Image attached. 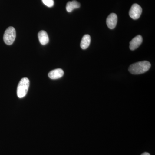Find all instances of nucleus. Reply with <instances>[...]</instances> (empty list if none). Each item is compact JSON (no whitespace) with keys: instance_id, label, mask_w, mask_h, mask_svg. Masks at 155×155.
Wrapping results in <instances>:
<instances>
[{"instance_id":"1","label":"nucleus","mask_w":155,"mask_h":155,"mask_svg":"<svg viewBox=\"0 0 155 155\" xmlns=\"http://www.w3.org/2000/svg\"><path fill=\"white\" fill-rule=\"evenodd\" d=\"M150 67L151 64L148 61H140L131 64L129 67L128 70L131 74L138 75L148 71Z\"/></svg>"},{"instance_id":"2","label":"nucleus","mask_w":155,"mask_h":155,"mask_svg":"<svg viewBox=\"0 0 155 155\" xmlns=\"http://www.w3.org/2000/svg\"><path fill=\"white\" fill-rule=\"evenodd\" d=\"M29 86V80L27 78H23L19 81L17 88V96L22 98L25 96Z\"/></svg>"},{"instance_id":"3","label":"nucleus","mask_w":155,"mask_h":155,"mask_svg":"<svg viewBox=\"0 0 155 155\" xmlns=\"http://www.w3.org/2000/svg\"><path fill=\"white\" fill-rule=\"evenodd\" d=\"M16 37V32L15 28L12 26H10L5 31L3 39L6 44L10 45L14 42Z\"/></svg>"},{"instance_id":"4","label":"nucleus","mask_w":155,"mask_h":155,"mask_svg":"<svg viewBox=\"0 0 155 155\" xmlns=\"http://www.w3.org/2000/svg\"><path fill=\"white\" fill-rule=\"evenodd\" d=\"M142 12V9L137 4L132 5L129 12V15L132 19L136 20L140 18Z\"/></svg>"},{"instance_id":"5","label":"nucleus","mask_w":155,"mask_h":155,"mask_svg":"<svg viewBox=\"0 0 155 155\" xmlns=\"http://www.w3.org/2000/svg\"><path fill=\"white\" fill-rule=\"evenodd\" d=\"M117 15L114 13H112L109 15L107 19V24L110 29H114L116 27L117 23Z\"/></svg>"},{"instance_id":"6","label":"nucleus","mask_w":155,"mask_h":155,"mask_svg":"<svg viewBox=\"0 0 155 155\" xmlns=\"http://www.w3.org/2000/svg\"><path fill=\"white\" fill-rule=\"evenodd\" d=\"M143 42V38L141 35L136 36L130 41V49L132 51L135 50Z\"/></svg>"},{"instance_id":"7","label":"nucleus","mask_w":155,"mask_h":155,"mask_svg":"<svg viewBox=\"0 0 155 155\" xmlns=\"http://www.w3.org/2000/svg\"><path fill=\"white\" fill-rule=\"evenodd\" d=\"M64 75V71L61 69H57L52 70L48 73V77L51 79H57L61 78Z\"/></svg>"},{"instance_id":"8","label":"nucleus","mask_w":155,"mask_h":155,"mask_svg":"<svg viewBox=\"0 0 155 155\" xmlns=\"http://www.w3.org/2000/svg\"><path fill=\"white\" fill-rule=\"evenodd\" d=\"M38 38L40 42L42 45L47 44L49 41L48 35L44 30H41L39 32Z\"/></svg>"},{"instance_id":"9","label":"nucleus","mask_w":155,"mask_h":155,"mask_svg":"<svg viewBox=\"0 0 155 155\" xmlns=\"http://www.w3.org/2000/svg\"><path fill=\"white\" fill-rule=\"evenodd\" d=\"M91 41V37L89 35H84L83 37V38H82L81 42V48L82 49H86L89 46Z\"/></svg>"},{"instance_id":"10","label":"nucleus","mask_w":155,"mask_h":155,"mask_svg":"<svg viewBox=\"0 0 155 155\" xmlns=\"http://www.w3.org/2000/svg\"><path fill=\"white\" fill-rule=\"evenodd\" d=\"M80 4L78 2L76 1H73L72 2H69L67 3L66 6V9L67 12H72L73 10L75 9L78 8H80Z\"/></svg>"},{"instance_id":"11","label":"nucleus","mask_w":155,"mask_h":155,"mask_svg":"<svg viewBox=\"0 0 155 155\" xmlns=\"http://www.w3.org/2000/svg\"><path fill=\"white\" fill-rule=\"evenodd\" d=\"M42 1L44 4L48 7L51 8V7H52L54 6V0H42Z\"/></svg>"},{"instance_id":"12","label":"nucleus","mask_w":155,"mask_h":155,"mask_svg":"<svg viewBox=\"0 0 155 155\" xmlns=\"http://www.w3.org/2000/svg\"><path fill=\"white\" fill-rule=\"evenodd\" d=\"M141 155H150V153L147 152H144Z\"/></svg>"}]
</instances>
